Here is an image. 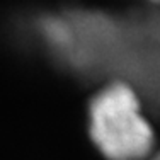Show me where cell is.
Masks as SVG:
<instances>
[{
	"mask_svg": "<svg viewBox=\"0 0 160 160\" xmlns=\"http://www.w3.org/2000/svg\"><path fill=\"white\" fill-rule=\"evenodd\" d=\"M89 133L108 160H143L155 142L138 96L124 82L109 83L92 97Z\"/></svg>",
	"mask_w": 160,
	"mask_h": 160,
	"instance_id": "obj_1",
	"label": "cell"
},
{
	"mask_svg": "<svg viewBox=\"0 0 160 160\" xmlns=\"http://www.w3.org/2000/svg\"><path fill=\"white\" fill-rule=\"evenodd\" d=\"M152 160H160V153H157V155H155V157L152 158Z\"/></svg>",
	"mask_w": 160,
	"mask_h": 160,
	"instance_id": "obj_2",
	"label": "cell"
},
{
	"mask_svg": "<svg viewBox=\"0 0 160 160\" xmlns=\"http://www.w3.org/2000/svg\"><path fill=\"white\" fill-rule=\"evenodd\" d=\"M152 2H160V0H152Z\"/></svg>",
	"mask_w": 160,
	"mask_h": 160,
	"instance_id": "obj_3",
	"label": "cell"
}]
</instances>
